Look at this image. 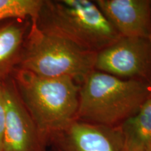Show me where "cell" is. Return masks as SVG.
Here are the masks:
<instances>
[{
    "label": "cell",
    "mask_w": 151,
    "mask_h": 151,
    "mask_svg": "<svg viewBox=\"0 0 151 151\" xmlns=\"http://www.w3.org/2000/svg\"><path fill=\"white\" fill-rule=\"evenodd\" d=\"M36 23L41 31L95 53L122 37L89 0L44 1Z\"/></svg>",
    "instance_id": "cell-3"
},
{
    "label": "cell",
    "mask_w": 151,
    "mask_h": 151,
    "mask_svg": "<svg viewBox=\"0 0 151 151\" xmlns=\"http://www.w3.org/2000/svg\"><path fill=\"white\" fill-rule=\"evenodd\" d=\"M30 20L10 18L0 22V81L12 76L18 67Z\"/></svg>",
    "instance_id": "cell-9"
},
{
    "label": "cell",
    "mask_w": 151,
    "mask_h": 151,
    "mask_svg": "<svg viewBox=\"0 0 151 151\" xmlns=\"http://www.w3.org/2000/svg\"><path fill=\"white\" fill-rule=\"evenodd\" d=\"M48 151H124L120 129L75 120L54 134Z\"/></svg>",
    "instance_id": "cell-6"
},
{
    "label": "cell",
    "mask_w": 151,
    "mask_h": 151,
    "mask_svg": "<svg viewBox=\"0 0 151 151\" xmlns=\"http://www.w3.org/2000/svg\"><path fill=\"white\" fill-rule=\"evenodd\" d=\"M44 0H0V22L10 18L37 22Z\"/></svg>",
    "instance_id": "cell-11"
},
{
    "label": "cell",
    "mask_w": 151,
    "mask_h": 151,
    "mask_svg": "<svg viewBox=\"0 0 151 151\" xmlns=\"http://www.w3.org/2000/svg\"><path fill=\"white\" fill-rule=\"evenodd\" d=\"M94 2L121 37L150 39L151 1L97 0Z\"/></svg>",
    "instance_id": "cell-8"
},
{
    "label": "cell",
    "mask_w": 151,
    "mask_h": 151,
    "mask_svg": "<svg viewBox=\"0 0 151 151\" xmlns=\"http://www.w3.org/2000/svg\"><path fill=\"white\" fill-rule=\"evenodd\" d=\"M11 77L48 146L54 134L76 120L80 84L71 78H45L19 69Z\"/></svg>",
    "instance_id": "cell-1"
},
{
    "label": "cell",
    "mask_w": 151,
    "mask_h": 151,
    "mask_svg": "<svg viewBox=\"0 0 151 151\" xmlns=\"http://www.w3.org/2000/svg\"><path fill=\"white\" fill-rule=\"evenodd\" d=\"M2 82L6 104L2 151H48L47 144L20 99L12 77Z\"/></svg>",
    "instance_id": "cell-7"
},
{
    "label": "cell",
    "mask_w": 151,
    "mask_h": 151,
    "mask_svg": "<svg viewBox=\"0 0 151 151\" xmlns=\"http://www.w3.org/2000/svg\"><path fill=\"white\" fill-rule=\"evenodd\" d=\"M6 120V104L3 82L0 81V151H2Z\"/></svg>",
    "instance_id": "cell-12"
},
{
    "label": "cell",
    "mask_w": 151,
    "mask_h": 151,
    "mask_svg": "<svg viewBox=\"0 0 151 151\" xmlns=\"http://www.w3.org/2000/svg\"><path fill=\"white\" fill-rule=\"evenodd\" d=\"M96 55L44 32L31 22L17 69L45 78L67 77L81 84L94 70Z\"/></svg>",
    "instance_id": "cell-4"
},
{
    "label": "cell",
    "mask_w": 151,
    "mask_h": 151,
    "mask_svg": "<svg viewBox=\"0 0 151 151\" xmlns=\"http://www.w3.org/2000/svg\"><path fill=\"white\" fill-rule=\"evenodd\" d=\"M94 70L122 79H151V39L121 37L96 55Z\"/></svg>",
    "instance_id": "cell-5"
},
{
    "label": "cell",
    "mask_w": 151,
    "mask_h": 151,
    "mask_svg": "<svg viewBox=\"0 0 151 151\" xmlns=\"http://www.w3.org/2000/svg\"><path fill=\"white\" fill-rule=\"evenodd\" d=\"M150 97L147 81L119 78L94 70L80 84L76 120L118 127Z\"/></svg>",
    "instance_id": "cell-2"
},
{
    "label": "cell",
    "mask_w": 151,
    "mask_h": 151,
    "mask_svg": "<svg viewBox=\"0 0 151 151\" xmlns=\"http://www.w3.org/2000/svg\"><path fill=\"white\" fill-rule=\"evenodd\" d=\"M150 39H151V37H150ZM150 83V89H151V79H150V83Z\"/></svg>",
    "instance_id": "cell-13"
},
{
    "label": "cell",
    "mask_w": 151,
    "mask_h": 151,
    "mask_svg": "<svg viewBox=\"0 0 151 151\" xmlns=\"http://www.w3.org/2000/svg\"><path fill=\"white\" fill-rule=\"evenodd\" d=\"M119 128L124 151H151V97Z\"/></svg>",
    "instance_id": "cell-10"
}]
</instances>
